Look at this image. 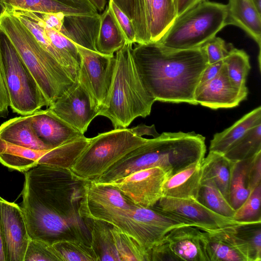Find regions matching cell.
<instances>
[{
  "label": "cell",
  "instance_id": "cell-1",
  "mask_svg": "<svg viewBox=\"0 0 261 261\" xmlns=\"http://www.w3.org/2000/svg\"><path fill=\"white\" fill-rule=\"evenodd\" d=\"M24 173L21 208L31 239L50 244L62 240L90 244L86 221L79 213L85 181L69 170L43 164Z\"/></svg>",
  "mask_w": 261,
  "mask_h": 261
},
{
  "label": "cell",
  "instance_id": "cell-2",
  "mask_svg": "<svg viewBox=\"0 0 261 261\" xmlns=\"http://www.w3.org/2000/svg\"><path fill=\"white\" fill-rule=\"evenodd\" d=\"M132 55L145 89L155 101L197 105L195 91L208 64L201 47L177 49L149 42L135 45Z\"/></svg>",
  "mask_w": 261,
  "mask_h": 261
},
{
  "label": "cell",
  "instance_id": "cell-3",
  "mask_svg": "<svg viewBox=\"0 0 261 261\" xmlns=\"http://www.w3.org/2000/svg\"><path fill=\"white\" fill-rule=\"evenodd\" d=\"M205 137L193 132H164L131 151L118 162L123 176L151 167H160L169 177L195 162L206 153Z\"/></svg>",
  "mask_w": 261,
  "mask_h": 261
},
{
  "label": "cell",
  "instance_id": "cell-4",
  "mask_svg": "<svg viewBox=\"0 0 261 261\" xmlns=\"http://www.w3.org/2000/svg\"><path fill=\"white\" fill-rule=\"evenodd\" d=\"M0 30L10 40L34 77L48 107L75 82L60 63L9 10L0 16Z\"/></svg>",
  "mask_w": 261,
  "mask_h": 261
},
{
  "label": "cell",
  "instance_id": "cell-5",
  "mask_svg": "<svg viewBox=\"0 0 261 261\" xmlns=\"http://www.w3.org/2000/svg\"><path fill=\"white\" fill-rule=\"evenodd\" d=\"M133 44L116 52L112 82L98 116L109 118L114 128H126L138 117L149 115L155 100L145 89L132 55Z\"/></svg>",
  "mask_w": 261,
  "mask_h": 261
},
{
  "label": "cell",
  "instance_id": "cell-6",
  "mask_svg": "<svg viewBox=\"0 0 261 261\" xmlns=\"http://www.w3.org/2000/svg\"><path fill=\"white\" fill-rule=\"evenodd\" d=\"M227 5L201 0L176 17L158 41L177 49L201 47L227 25Z\"/></svg>",
  "mask_w": 261,
  "mask_h": 261
},
{
  "label": "cell",
  "instance_id": "cell-7",
  "mask_svg": "<svg viewBox=\"0 0 261 261\" xmlns=\"http://www.w3.org/2000/svg\"><path fill=\"white\" fill-rule=\"evenodd\" d=\"M148 140L135 135L130 128H126L98 134L91 138L89 145L69 170L81 180H94Z\"/></svg>",
  "mask_w": 261,
  "mask_h": 261
},
{
  "label": "cell",
  "instance_id": "cell-8",
  "mask_svg": "<svg viewBox=\"0 0 261 261\" xmlns=\"http://www.w3.org/2000/svg\"><path fill=\"white\" fill-rule=\"evenodd\" d=\"M0 69L13 112L31 115L48 105L14 46L0 30Z\"/></svg>",
  "mask_w": 261,
  "mask_h": 261
},
{
  "label": "cell",
  "instance_id": "cell-9",
  "mask_svg": "<svg viewBox=\"0 0 261 261\" xmlns=\"http://www.w3.org/2000/svg\"><path fill=\"white\" fill-rule=\"evenodd\" d=\"M100 221L115 226L149 250L161 242L172 229L187 225L152 207L133 204L119 210Z\"/></svg>",
  "mask_w": 261,
  "mask_h": 261
},
{
  "label": "cell",
  "instance_id": "cell-10",
  "mask_svg": "<svg viewBox=\"0 0 261 261\" xmlns=\"http://www.w3.org/2000/svg\"><path fill=\"white\" fill-rule=\"evenodd\" d=\"M75 45L80 57L77 80L99 110L107 99L111 87L115 66V55H105Z\"/></svg>",
  "mask_w": 261,
  "mask_h": 261
},
{
  "label": "cell",
  "instance_id": "cell-11",
  "mask_svg": "<svg viewBox=\"0 0 261 261\" xmlns=\"http://www.w3.org/2000/svg\"><path fill=\"white\" fill-rule=\"evenodd\" d=\"M169 177L163 169L155 167L140 170L107 183L119 190L133 203L152 207L163 196V187Z\"/></svg>",
  "mask_w": 261,
  "mask_h": 261
},
{
  "label": "cell",
  "instance_id": "cell-12",
  "mask_svg": "<svg viewBox=\"0 0 261 261\" xmlns=\"http://www.w3.org/2000/svg\"><path fill=\"white\" fill-rule=\"evenodd\" d=\"M152 207L201 230L217 229L237 223L213 212L193 198L162 196Z\"/></svg>",
  "mask_w": 261,
  "mask_h": 261
},
{
  "label": "cell",
  "instance_id": "cell-13",
  "mask_svg": "<svg viewBox=\"0 0 261 261\" xmlns=\"http://www.w3.org/2000/svg\"><path fill=\"white\" fill-rule=\"evenodd\" d=\"M48 108L84 135L99 112L90 94L77 79Z\"/></svg>",
  "mask_w": 261,
  "mask_h": 261
},
{
  "label": "cell",
  "instance_id": "cell-14",
  "mask_svg": "<svg viewBox=\"0 0 261 261\" xmlns=\"http://www.w3.org/2000/svg\"><path fill=\"white\" fill-rule=\"evenodd\" d=\"M0 229L6 261H23L31 239L24 214L18 204L1 197Z\"/></svg>",
  "mask_w": 261,
  "mask_h": 261
},
{
  "label": "cell",
  "instance_id": "cell-15",
  "mask_svg": "<svg viewBox=\"0 0 261 261\" xmlns=\"http://www.w3.org/2000/svg\"><path fill=\"white\" fill-rule=\"evenodd\" d=\"M248 91L240 90L231 82L224 63L214 79L199 84L195 94L196 103L212 109L232 108L247 98Z\"/></svg>",
  "mask_w": 261,
  "mask_h": 261
},
{
  "label": "cell",
  "instance_id": "cell-16",
  "mask_svg": "<svg viewBox=\"0 0 261 261\" xmlns=\"http://www.w3.org/2000/svg\"><path fill=\"white\" fill-rule=\"evenodd\" d=\"M133 204L112 186L92 180L85 181L79 213L83 219H91L103 213L128 208Z\"/></svg>",
  "mask_w": 261,
  "mask_h": 261
},
{
  "label": "cell",
  "instance_id": "cell-17",
  "mask_svg": "<svg viewBox=\"0 0 261 261\" xmlns=\"http://www.w3.org/2000/svg\"><path fill=\"white\" fill-rule=\"evenodd\" d=\"M166 239L180 260L208 261L203 231L198 228L182 225L171 230Z\"/></svg>",
  "mask_w": 261,
  "mask_h": 261
},
{
  "label": "cell",
  "instance_id": "cell-18",
  "mask_svg": "<svg viewBox=\"0 0 261 261\" xmlns=\"http://www.w3.org/2000/svg\"><path fill=\"white\" fill-rule=\"evenodd\" d=\"M3 1L7 9H20L41 13H62L65 16L99 14L90 0Z\"/></svg>",
  "mask_w": 261,
  "mask_h": 261
},
{
  "label": "cell",
  "instance_id": "cell-19",
  "mask_svg": "<svg viewBox=\"0 0 261 261\" xmlns=\"http://www.w3.org/2000/svg\"><path fill=\"white\" fill-rule=\"evenodd\" d=\"M32 125L45 143L56 147L84 135L56 115L48 108L31 114Z\"/></svg>",
  "mask_w": 261,
  "mask_h": 261
},
{
  "label": "cell",
  "instance_id": "cell-20",
  "mask_svg": "<svg viewBox=\"0 0 261 261\" xmlns=\"http://www.w3.org/2000/svg\"><path fill=\"white\" fill-rule=\"evenodd\" d=\"M231 225L202 230L208 261H248L233 234Z\"/></svg>",
  "mask_w": 261,
  "mask_h": 261
},
{
  "label": "cell",
  "instance_id": "cell-21",
  "mask_svg": "<svg viewBox=\"0 0 261 261\" xmlns=\"http://www.w3.org/2000/svg\"><path fill=\"white\" fill-rule=\"evenodd\" d=\"M227 24L244 30L257 44L258 68L260 71L261 13L252 0H228Z\"/></svg>",
  "mask_w": 261,
  "mask_h": 261
},
{
  "label": "cell",
  "instance_id": "cell-22",
  "mask_svg": "<svg viewBox=\"0 0 261 261\" xmlns=\"http://www.w3.org/2000/svg\"><path fill=\"white\" fill-rule=\"evenodd\" d=\"M0 138L8 143L33 149H48L53 147L43 142L32 125L31 115L11 118L0 125Z\"/></svg>",
  "mask_w": 261,
  "mask_h": 261
},
{
  "label": "cell",
  "instance_id": "cell-23",
  "mask_svg": "<svg viewBox=\"0 0 261 261\" xmlns=\"http://www.w3.org/2000/svg\"><path fill=\"white\" fill-rule=\"evenodd\" d=\"M100 23V14L66 16L60 32L74 44L96 51L95 43Z\"/></svg>",
  "mask_w": 261,
  "mask_h": 261
},
{
  "label": "cell",
  "instance_id": "cell-24",
  "mask_svg": "<svg viewBox=\"0 0 261 261\" xmlns=\"http://www.w3.org/2000/svg\"><path fill=\"white\" fill-rule=\"evenodd\" d=\"M201 177V162L191 164L167 178L163 187V196L196 199Z\"/></svg>",
  "mask_w": 261,
  "mask_h": 261
},
{
  "label": "cell",
  "instance_id": "cell-25",
  "mask_svg": "<svg viewBox=\"0 0 261 261\" xmlns=\"http://www.w3.org/2000/svg\"><path fill=\"white\" fill-rule=\"evenodd\" d=\"M234 163L223 154L210 151L201 162V182H213L228 202L229 182Z\"/></svg>",
  "mask_w": 261,
  "mask_h": 261
},
{
  "label": "cell",
  "instance_id": "cell-26",
  "mask_svg": "<svg viewBox=\"0 0 261 261\" xmlns=\"http://www.w3.org/2000/svg\"><path fill=\"white\" fill-rule=\"evenodd\" d=\"M261 123V107L259 106L244 115L231 126L214 135L210 142L209 151L224 154L248 130Z\"/></svg>",
  "mask_w": 261,
  "mask_h": 261
},
{
  "label": "cell",
  "instance_id": "cell-27",
  "mask_svg": "<svg viewBox=\"0 0 261 261\" xmlns=\"http://www.w3.org/2000/svg\"><path fill=\"white\" fill-rule=\"evenodd\" d=\"M126 39L108 6L100 14V23L95 43L97 52L114 55L126 43Z\"/></svg>",
  "mask_w": 261,
  "mask_h": 261
},
{
  "label": "cell",
  "instance_id": "cell-28",
  "mask_svg": "<svg viewBox=\"0 0 261 261\" xmlns=\"http://www.w3.org/2000/svg\"><path fill=\"white\" fill-rule=\"evenodd\" d=\"M85 219L90 236V244L99 260L120 261L110 230L111 225L100 220Z\"/></svg>",
  "mask_w": 261,
  "mask_h": 261
},
{
  "label": "cell",
  "instance_id": "cell-29",
  "mask_svg": "<svg viewBox=\"0 0 261 261\" xmlns=\"http://www.w3.org/2000/svg\"><path fill=\"white\" fill-rule=\"evenodd\" d=\"M231 228L248 261L261 260V222L235 223Z\"/></svg>",
  "mask_w": 261,
  "mask_h": 261
},
{
  "label": "cell",
  "instance_id": "cell-30",
  "mask_svg": "<svg viewBox=\"0 0 261 261\" xmlns=\"http://www.w3.org/2000/svg\"><path fill=\"white\" fill-rule=\"evenodd\" d=\"M27 11V10H26ZM53 45L70 62L80 68V57L75 44L61 32L47 24L39 13L27 11Z\"/></svg>",
  "mask_w": 261,
  "mask_h": 261
},
{
  "label": "cell",
  "instance_id": "cell-31",
  "mask_svg": "<svg viewBox=\"0 0 261 261\" xmlns=\"http://www.w3.org/2000/svg\"><path fill=\"white\" fill-rule=\"evenodd\" d=\"M261 151V123L248 130L223 154L233 162L250 158Z\"/></svg>",
  "mask_w": 261,
  "mask_h": 261
},
{
  "label": "cell",
  "instance_id": "cell-32",
  "mask_svg": "<svg viewBox=\"0 0 261 261\" xmlns=\"http://www.w3.org/2000/svg\"><path fill=\"white\" fill-rule=\"evenodd\" d=\"M110 230L120 261H150L149 250L134 238L115 226Z\"/></svg>",
  "mask_w": 261,
  "mask_h": 261
},
{
  "label": "cell",
  "instance_id": "cell-33",
  "mask_svg": "<svg viewBox=\"0 0 261 261\" xmlns=\"http://www.w3.org/2000/svg\"><path fill=\"white\" fill-rule=\"evenodd\" d=\"M52 246L60 261H99L91 244L78 240H62Z\"/></svg>",
  "mask_w": 261,
  "mask_h": 261
},
{
  "label": "cell",
  "instance_id": "cell-34",
  "mask_svg": "<svg viewBox=\"0 0 261 261\" xmlns=\"http://www.w3.org/2000/svg\"><path fill=\"white\" fill-rule=\"evenodd\" d=\"M223 62L232 83L240 90L248 91L246 81L251 66L248 54L244 50L232 47Z\"/></svg>",
  "mask_w": 261,
  "mask_h": 261
},
{
  "label": "cell",
  "instance_id": "cell-35",
  "mask_svg": "<svg viewBox=\"0 0 261 261\" xmlns=\"http://www.w3.org/2000/svg\"><path fill=\"white\" fill-rule=\"evenodd\" d=\"M250 159L236 162L233 164L229 182V202L235 210L245 202L251 193L247 177Z\"/></svg>",
  "mask_w": 261,
  "mask_h": 261
},
{
  "label": "cell",
  "instance_id": "cell-36",
  "mask_svg": "<svg viewBox=\"0 0 261 261\" xmlns=\"http://www.w3.org/2000/svg\"><path fill=\"white\" fill-rule=\"evenodd\" d=\"M196 199L213 212L232 219L236 210L211 181L201 182Z\"/></svg>",
  "mask_w": 261,
  "mask_h": 261
},
{
  "label": "cell",
  "instance_id": "cell-37",
  "mask_svg": "<svg viewBox=\"0 0 261 261\" xmlns=\"http://www.w3.org/2000/svg\"><path fill=\"white\" fill-rule=\"evenodd\" d=\"M261 184L254 188L245 202L236 210L232 219L237 223L261 222Z\"/></svg>",
  "mask_w": 261,
  "mask_h": 261
},
{
  "label": "cell",
  "instance_id": "cell-38",
  "mask_svg": "<svg viewBox=\"0 0 261 261\" xmlns=\"http://www.w3.org/2000/svg\"><path fill=\"white\" fill-rule=\"evenodd\" d=\"M151 0H137V10L134 28L136 34V43L150 42L149 27Z\"/></svg>",
  "mask_w": 261,
  "mask_h": 261
},
{
  "label": "cell",
  "instance_id": "cell-39",
  "mask_svg": "<svg viewBox=\"0 0 261 261\" xmlns=\"http://www.w3.org/2000/svg\"><path fill=\"white\" fill-rule=\"evenodd\" d=\"M23 261H60L51 244L31 239Z\"/></svg>",
  "mask_w": 261,
  "mask_h": 261
},
{
  "label": "cell",
  "instance_id": "cell-40",
  "mask_svg": "<svg viewBox=\"0 0 261 261\" xmlns=\"http://www.w3.org/2000/svg\"><path fill=\"white\" fill-rule=\"evenodd\" d=\"M232 45L227 44L220 37H214L201 47L204 51L208 64L223 60L228 55Z\"/></svg>",
  "mask_w": 261,
  "mask_h": 261
},
{
  "label": "cell",
  "instance_id": "cell-41",
  "mask_svg": "<svg viewBox=\"0 0 261 261\" xmlns=\"http://www.w3.org/2000/svg\"><path fill=\"white\" fill-rule=\"evenodd\" d=\"M108 6L127 43H136V34L133 23L130 19L114 3L109 0Z\"/></svg>",
  "mask_w": 261,
  "mask_h": 261
},
{
  "label": "cell",
  "instance_id": "cell-42",
  "mask_svg": "<svg viewBox=\"0 0 261 261\" xmlns=\"http://www.w3.org/2000/svg\"><path fill=\"white\" fill-rule=\"evenodd\" d=\"M247 177L248 187L251 192L261 184V151L251 158L247 168Z\"/></svg>",
  "mask_w": 261,
  "mask_h": 261
},
{
  "label": "cell",
  "instance_id": "cell-43",
  "mask_svg": "<svg viewBox=\"0 0 261 261\" xmlns=\"http://www.w3.org/2000/svg\"><path fill=\"white\" fill-rule=\"evenodd\" d=\"M150 261L180 260L171 249L166 238L149 250Z\"/></svg>",
  "mask_w": 261,
  "mask_h": 261
},
{
  "label": "cell",
  "instance_id": "cell-44",
  "mask_svg": "<svg viewBox=\"0 0 261 261\" xmlns=\"http://www.w3.org/2000/svg\"><path fill=\"white\" fill-rule=\"evenodd\" d=\"M112 1L130 19L134 25L137 13V0H112Z\"/></svg>",
  "mask_w": 261,
  "mask_h": 261
},
{
  "label": "cell",
  "instance_id": "cell-45",
  "mask_svg": "<svg viewBox=\"0 0 261 261\" xmlns=\"http://www.w3.org/2000/svg\"><path fill=\"white\" fill-rule=\"evenodd\" d=\"M223 63V60L211 64H208L202 72L199 84L210 81L216 77L220 73Z\"/></svg>",
  "mask_w": 261,
  "mask_h": 261
},
{
  "label": "cell",
  "instance_id": "cell-46",
  "mask_svg": "<svg viewBox=\"0 0 261 261\" xmlns=\"http://www.w3.org/2000/svg\"><path fill=\"white\" fill-rule=\"evenodd\" d=\"M131 131L135 135L142 137L143 135L152 136L153 138H156L160 135L155 129L154 124L147 126L145 124H140L130 128Z\"/></svg>",
  "mask_w": 261,
  "mask_h": 261
},
{
  "label": "cell",
  "instance_id": "cell-47",
  "mask_svg": "<svg viewBox=\"0 0 261 261\" xmlns=\"http://www.w3.org/2000/svg\"><path fill=\"white\" fill-rule=\"evenodd\" d=\"M201 0H174L176 16L182 14Z\"/></svg>",
  "mask_w": 261,
  "mask_h": 261
},
{
  "label": "cell",
  "instance_id": "cell-48",
  "mask_svg": "<svg viewBox=\"0 0 261 261\" xmlns=\"http://www.w3.org/2000/svg\"><path fill=\"white\" fill-rule=\"evenodd\" d=\"M98 11H102L105 9L106 0H90Z\"/></svg>",
  "mask_w": 261,
  "mask_h": 261
},
{
  "label": "cell",
  "instance_id": "cell-49",
  "mask_svg": "<svg viewBox=\"0 0 261 261\" xmlns=\"http://www.w3.org/2000/svg\"><path fill=\"white\" fill-rule=\"evenodd\" d=\"M0 261H6L1 229H0Z\"/></svg>",
  "mask_w": 261,
  "mask_h": 261
},
{
  "label": "cell",
  "instance_id": "cell-50",
  "mask_svg": "<svg viewBox=\"0 0 261 261\" xmlns=\"http://www.w3.org/2000/svg\"><path fill=\"white\" fill-rule=\"evenodd\" d=\"M257 10L261 13V0H252Z\"/></svg>",
  "mask_w": 261,
  "mask_h": 261
},
{
  "label": "cell",
  "instance_id": "cell-51",
  "mask_svg": "<svg viewBox=\"0 0 261 261\" xmlns=\"http://www.w3.org/2000/svg\"><path fill=\"white\" fill-rule=\"evenodd\" d=\"M6 7L3 0H0V16L6 11Z\"/></svg>",
  "mask_w": 261,
  "mask_h": 261
}]
</instances>
